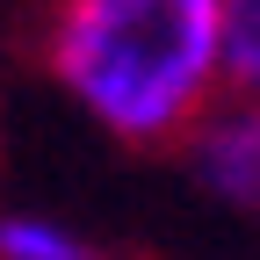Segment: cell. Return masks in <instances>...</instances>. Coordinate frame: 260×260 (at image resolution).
<instances>
[{
    "instance_id": "cell-3",
    "label": "cell",
    "mask_w": 260,
    "mask_h": 260,
    "mask_svg": "<svg viewBox=\"0 0 260 260\" xmlns=\"http://www.w3.org/2000/svg\"><path fill=\"white\" fill-rule=\"evenodd\" d=\"M73 253H80V239L58 217H37V210L0 217V260H73Z\"/></svg>"
},
{
    "instance_id": "cell-1",
    "label": "cell",
    "mask_w": 260,
    "mask_h": 260,
    "mask_svg": "<svg viewBox=\"0 0 260 260\" xmlns=\"http://www.w3.org/2000/svg\"><path fill=\"white\" fill-rule=\"evenodd\" d=\"M51 65L116 138H188L232 87V0H65Z\"/></svg>"
},
{
    "instance_id": "cell-4",
    "label": "cell",
    "mask_w": 260,
    "mask_h": 260,
    "mask_svg": "<svg viewBox=\"0 0 260 260\" xmlns=\"http://www.w3.org/2000/svg\"><path fill=\"white\" fill-rule=\"evenodd\" d=\"M232 87L260 94V0H232Z\"/></svg>"
},
{
    "instance_id": "cell-2",
    "label": "cell",
    "mask_w": 260,
    "mask_h": 260,
    "mask_svg": "<svg viewBox=\"0 0 260 260\" xmlns=\"http://www.w3.org/2000/svg\"><path fill=\"white\" fill-rule=\"evenodd\" d=\"M188 174L224 210L260 217V94L253 87H224L188 123Z\"/></svg>"
}]
</instances>
